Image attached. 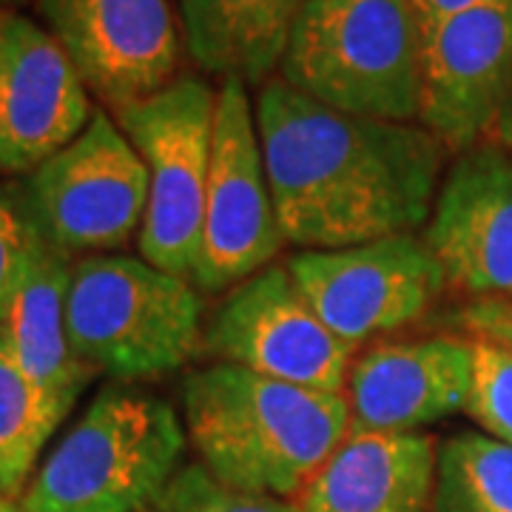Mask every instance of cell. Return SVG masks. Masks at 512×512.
Wrapping results in <instances>:
<instances>
[{
  "label": "cell",
  "instance_id": "1",
  "mask_svg": "<svg viewBox=\"0 0 512 512\" xmlns=\"http://www.w3.org/2000/svg\"><path fill=\"white\" fill-rule=\"evenodd\" d=\"M254 109L285 242L333 251L427 225L450 151L421 123L328 109L279 74Z\"/></svg>",
  "mask_w": 512,
  "mask_h": 512
},
{
  "label": "cell",
  "instance_id": "2",
  "mask_svg": "<svg viewBox=\"0 0 512 512\" xmlns=\"http://www.w3.org/2000/svg\"><path fill=\"white\" fill-rule=\"evenodd\" d=\"M183 419L200 464L245 493L299 501L348 439L345 396L214 362L183 382Z\"/></svg>",
  "mask_w": 512,
  "mask_h": 512
},
{
  "label": "cell",
  "instance_id": "3",
  "mask_svg": "<svg viewBox=\"0 0 512 512\" xmlns=\"http://www.w3.org/2000/svg\"><path fill=\"white\" fill-rule=\"evenodd\" d=\"M185 421L171 404L106 384L18 498L23 512H148L183 467Z\"/></svg>",
  "mask_w": 512,
  "mask_h": 512
},
{
  "label": "cell",
  "instance_id": "4",
  "mask_svg": "<svg viewBox=\"0 0 512 512\" xmlns=\"http://www.w3.org/2000/svg\"><path fill=\"white\" fill-rule=\"evenodd\" d=\"M424 52L413 0H308L279 77L328 109L419 123Z\"/></svg>",
  "mask_w": 512,
  "mask_h": 512
},
{
  "label": "cell",
  "instance_id": "5",
  "mask_svg": "<svg viewBox=\"0 0 512 512\" xmlns=\"http://www.w3.org/2000/svg\"><path fill=\"white\" fill-rule=\"evenodd\" d=\"M66 328L94 373L143 382L180 370L202 350V299L188 279L143 256H80L66 291Z\"/></svg>",
  "mask_w": 512,
  "mask_h": 512
},
{
  "label": "cell",
  "instance_id": "6",
  "mask_svg": "<svg viewBox=\"0 0 512 512\" xmlns=\"http://www.w3.org/2000/svg\"><path fill=\"white\" fill-rule=\"evenodd\" d=\"M217 89L200 74L174 83L114 114L148 171L140 256L194 285L214 146Z\"/></svg>",
  "mask_w": 512,
  "mask_h": 512
},
{
  "label": "cell",
  "instance_id": "7",
  "mask_svg": "<svg viewBox=\"0 0 512 512\" xmlns=\"http://www.w3.org/2000/svg\"><path fill=\"white\" fill-rule=\"evenodd\" d=\"M9 188L29 225L69 256L123 251L146 220V163L100 106L69 146Z\"/></svg>",
  "mask_w": 512,
  "mask_h": 512
},
{
  "label": "cell",
  "instance_id": "8",
  "mask_svg": "<svg viewBox=\"0 0 512 512\" xmlns=\"http://www.w3.org/2000/svg\"><path fill=\"white\" fill-rule=\"evenodd\" d=\"M202 350L217 362L336 396H345L359 356L313 311L288 262H271L228 291L202 328Z\"/></svg>",
  "mask_w": 512,
  "mask_h": 512
},
{
  "label": "cell",
  "instance_id": "9",
  "mask_svg": "<svg viewBox=\"0 0 512 512\" xmlns=\"http://www.w3.org/2000/svg\"><path fill=\"white\" fill-rule=\"evenodd\" d=\"M265 171L251 89L225 77L217 89L214 146L194 288L228 291L276 262L285 248Z\"/></svg>",
  "mask_w": 512,
  "mask_h": 512
},
{
  "label": "cell",
  "instance_id": "10",
  "mask_svg": "<svg viewBox=\"0 0 512 512\" xmlns=\"http://www.w3.org/2000/svg\"><path fill=\"white\" fill-rule=\"evenodd\" d=\"M288 268L322 322L356 348L424 319L447 291L439 259L416 234L302 251Z\"/></svg>",
  "mask_w": 512,
  "mask_h": 512
},
{
  "label": "cell",
  "instance_id": "11",
  "mask_svg": "<svg viewBox=\"0 0 512 512\" xmlns=\"http://www.w3.org/2000/svg\"><path fill=\"white\" fill-rule=\"evenodd\" d=\"M35 9L111 117L180 77L183 32L168 0H37Z\"/></svg>",
  "mask_w": 512,
  "mask_h": 512
},
{
  "label": "cell",
  "instance_id": "12",
  "mask_svg": "<svg viewBox=\"0 0 512 512\" xmlns=\"http://www.w3.org/2000/svg\"><path fill=\"white\" fill-rule=\"evenodd\" d=\"M419 123L450 157L478 146L512 151V3L427 37Z\"/></svg>",
  "mask_w": 512,
  "mask_h": 512
},
{
  "label": "cell",
  "instance_id": "13",
  "mask_svg": "<svg viewBox=\"0 0 512 512\" xmlns=\"http://www.w3.org/2000/svg\"><path fill=\"white\" fill-rule=\"evenodd\" d=\"M92 94L40 20L0 9V174L26 177L89 126Z\"/></svg>",
  "mask_w": 512,
  "mask_h": 512
},
{
  "label": "cell",
  "instance_id": "14",
  "mask_svg": "<svg viewBox=\"0 0 512 512\" xmlns=\"http://www.w3.org/2000/svg\"><path fill=\"white\" fill-rule=\"evenodd\" d=\"M424 242L447 288L476 299L512 296V151L478 146L453 157Z\"/></svg>",
  "mask_w": 512,
  "mask_h": 512
},
{
  "label": "cell",
  "instance_id": "15",
  "mask_svg": "<svg viewBox=\"0 0 512 512\" xmlns=\"http://www.w3.org/2000/svg\"><path fill=\"white\" fill-rule=\"evenodd\" d=\"M470 390L473 339L433 333L384 342L350 365V433H419L464 410Z\"/></svg>",
  "mask_w": 512,
  "mask_h": 512
},
{
  "label": "cell",
  "instance_id": "16",
  "mask_svg": "<svg viewBox=\"0 0 512 512\" xmlns=\"http://www.w3.org/2000/svg\"><path fill=\"white\" fill-rule=\"evenodd\" d=\"M72 262V256L57 251L32 228L29 265L9 319L3 322L12 353L35 387L43 419L52 430L63 424L80 393L94 379L92 367L80 362V356L74 353L66 328V291L72 279Z\"/></svg>",
  "mask_w": 512,
  "mask_h": 512
},
{
  "label": "cell",
  "instance_id": "17",
  "mask_svg": "<svg viewBox=\"0 0 512 512\" xmlns=\"http://www.w3.org/2000/svg\"><path fill=\"white\" fill-rule=\"evenodd\" d=\"M439 441L427 433H348L299 495L302 512H433Z\"/></svg>",
  "mask_w": 512,
  "mask_h": 512
},
{
  "label": "cell",
  "instance_id": "18",
  "mask_svg": "<svg viewBox=\"0 0 512 512\" xmlns=\"http://www.w3.org/2000/svg\"><path fill=\"white\" fill-rule=\"evenodd\" d=\"M308 0H180L188 57L205 74L239 77L248 89L279 74Z\"/></svg>",
  "mask_w": 512,
  "mask_h": 512
},
{
  "label": "cell",
  "instance_id": "19",
  "mask_svg": "<svg viewBox=\"0 0 512 512\" xmlns=\"http://www.w3.org/2000/svg\"><path fill=\"white\" fill-rule=\"evenodd\" d=\"M433 512H512V447L481 430L439 444Z\"/></svg>",
  "mask_w": 512,
  "mask_h": 512
},
{
  "label": "cell",
  "instance_id": "20",
  "mask_svg": "<svg viewBox=\"0 0 512 512\" xmlns=\"http://www.w3.org/2000/svg\"><path fill=\"white\" fill-rule=\"evenodd\" d=\"M473 336V390L467 416L512 447V308L481 302L470 311Z\"/></svg>",
  "mask_w": 512,
  "mask_h": 512
},
{
  "label": "cell",
  "instance_id": "21",
  "mask_svg": "<svg viewBox=\"0 0 512 512\" xmlns=\"http://www.w3.org/2000/svg\"><path fill=\"white\" fill-rule=\"evenodd\" d=\"M55 430L43 419L35 387L12 353L6 325H0V495L20 498Z\"/></svg>",
  "mask_w": 512,
  "mask_h": 512
},
{
  "label": "cell",
  "instance_id": "22",
  "mask_svg": "<svg viewBox=\"0 0 512 512\" xmlns=\"http://www.w3.org/2000/svg\"><path fill=\"white\" fill-rule=\"evenodd\" d=\"M148 512H302L296 501L222 484L200 461L183 464Z\"/></svg>",
  "mask_w": 512,
  "mask_h": 512
},
{
  "label": "cell",
  "instance_id": "23",
  "mask_svg": "<svg viewBox=\"0 0 512 512\" xmlns=\"http://www.w3.org/2000/svg\"><path fill=\"white\" fill-rule=\"evenodd\" d=\"M29 237L32 228L12 197V188L0 183V325L9 319L29 265Z\"/></svg>",
  "mask_w": 512,
  "mask_h": 512
},
{
  "label": "cell",
  "instance_id": "24",
  "mask_svg": "<svg viewBox=\"0 0 512 512\" xmlns=\"http://www.w3.org/2000/svg\"><path fill=\"white\" fill-rule=\"evenodd\" d=\"M507 3L512 0H413L424 37H433L441 26H447L450 20L461 18V15H470L478 9H493V6H507Z\"/></svg>",
  "mask_w": 512,
  "mask_h": 512
},
{
  "label": "cell",
  "instance_id": "25",
  "mask_svg": "<svg viewBox=\"0 0 512 512\" xmlns=\"http://www.w3.org/2000/svg\"><path fill=\"white\" fill-rule=\"evenodd\" d=\"M29 3H37V0H0V9H20L23 12V6H29Z\"/></svg>",
  "mask_w": 512,
  "mask_h": 512
},
{
  "label": "cell",
  "instance_id": "26",
  "mask_svg": "<svg viewBox=\"0 0 512 512\" xmlns=\"http://www.w3.org/2000/svg\"><path fill=\"white\" fill-rule=\"evenodd\" d=\"M0 512H23V510H20L18 501H12V498H3V495H0Z\"/></svg>",
  "mask_w": 512,
  "mask_h": 512
}]
</instances>
